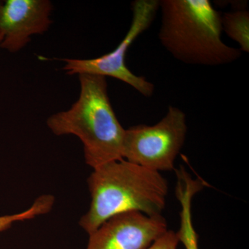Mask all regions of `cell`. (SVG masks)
<instances>
[{
	"mask_svg": "<svg viewBox=\"0 0 249 249\" xmlns=\"http://www.w3.org/2000/svg\"><path fill=\"white\" fill-rule=\"evenodd\" d=\"M79 98L67 111L48 118L55 135L71 134L81 141L85 160L93 169L121 160L125 129L111 106L106 77L80 74Z\"/></svg>",
	"mask_w": 249,
	"mask_h": 249,
	"instance_id": "3",
	"label": "cell"
},
{
	"mask_svg": "<svg viewBox=\"0 0 249 249\" xmlns=\"http://www.w3.org/2000/svg\"><path fill=\"white\" fill-rule=\"evenodd\" d=\"M159 39L174 58L187 65L218 67L242 52L222 40V14L209 0H160Z\"/></svg>",
	"mask_w": 249,
	"mask_h": 249,
	"instance_id": "2",
	"label": "cell"
},
{
	"mask_svg": "<svg viewBox=\"0 0 249 249\" xmlns=\"http://www.w3.org/2000/svg\"><path fill=\"white\" fill-rule=\"evenodd\" d=\"M159 9L160 0L133 1L130 27L116 49L96 58L61 59L65 63L62 70L70 76L92 74L116 78L133 88L144 97H152L155 92V85L145 77L132 73L126 65L125 60L129 47L139 36L151 27Z\"/></svg>",
	"mask_w": 249,
	"mask_h": 249,
	"instance_id": "5",
	"label": "cell"
},
{
	"mask_svg": "<svg viewBox=\"0 0 249 249\" xmlns=\"http://www.w3.org/2000/svg\"><path fill=\"white\" fill-rule=\"evenodd\" d=\"M179 240L177 232L168 230L147 249H177Z\"/></svg>",
	"mask_w": 249,
	"mask_h": 249,
	"instance_id": "11",
	"label": "cell"
},
{
	"mask_svg": "<svg viewBox=\"0 0 249 249\" xmlns=\"http://www.w3.org/2000/svg\"><path fill=\"white\" fill-rule=\"evenodd\" d=\"M53 5L49 0L0 1V48L17 53L25 47L31 37L43 34L52 25Z\"/></svg>",
	"mask_w": 249,
	"mask_h": 249,
	"instance_id": "7",
	"label": "cell"
},
{
	"mask_svg": "<svg viewBox=\"0 0 249 249\" xmlns=\"http://www.w3.org/2000/svg\"><path fill=\"white\" fill-rule=\"evenodd\" d=\"M196 194V190L191 186H181L176 189L177 198L181 205L180 227L176 232L186 249H199L198 235L192 217V200Z\"/></svg>",
	"mask_w": 249,
	"mask_h": 249,
	"instance_id": "8",
	"label": "cell"
},
{
	"mask_svg": "<svg viewBox=\"0 0 249 249\" xmlns=\"http://www.w3.org/2000/svg\"><path fill=\"white\" fill-rule=\"evenodd\" d=\"M55 197L52 195L38 196L29 209L19 213L0 216V232L8 230L14 223L30 220L49 213L53 209Z\"/></svg>",
	"mask_w": 249,
	"mask_h": 249,
	"instance_id": "10",
	"label": "cell"
},
{
	"mask_svg": "<svg viewBox=\"0 0 249 249\" xmlns=\"http://www.w3.org/2000/svg\"><path fill=\"white\" fill-rule=\"evenodd\" d=\"M88 178L91 203L79 225L88 235L116 214L140 212L162 215L168 183L160 172L124 160L93 169Z\"/></svg>",
	"mask_w": 249,
	"mask_h": 249,
	"instance_id": "1",
	"label": "cell"
},
{
	"mask_svg": "<svg viewBox=\"0 0 249 249\" xmlns=\"http://www.w3.org/2000/svg\"><path fill=\"white\" fill-rule=\"evenodd\" d=\"M186 115L169 106L163 119L153 125L132 126L124 132L123 157L157 172L171 171L186 141Z\"/></svg>",
	"mask_w": 249,
	"mask_h": 249,
	"instance_id": "4",
	"label": "cell"
},
{
	"mask_svg": "<svg viewBox=\"0 0 249 249\" xmlns=\"http://www.w3.org/2000/svg\"><path fill=\"white\" fill-rule=\"evenodd\" d=\"M168 230L162 215L123 213L109 218L90 234L86 249H147Z\"/></svg>",
	"mask_w": 249,
	"mask_h": 249,
	"instance_id": "6",
	"label": "cell"
},
{
	"mask_svg": "<svg viewBox=\"0 0 249 249\" xmlns=\"http://www.w3.org/2000/svg\"><path fill=\"white\" fill-rule=\"evenodd\" d=\"M3 40V36L1 34V33L0 32V46H1V42H2Z\"/></svg>",
	"mask_w": 249,
	"mask_h": 249,
	"instance_id": "12",
	"label": "cell"
},
{
	"mask_svg": "<svg viewBox=\"0 0 249 249\" xmlns=\"http://www.w3.org/2000/svg\"><path fill=\"white\" fill-rule=\"evenodd\" d=\"M222 31L238 44L242 52L249 53V12L237 10L224 13L221 18Z\"/></svg>",
	"mask_w": 249,
	"mask_h": 249,
	"instance_id": "9",
	"label": "cell"
}]
</instances>
